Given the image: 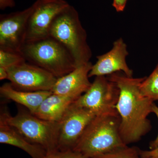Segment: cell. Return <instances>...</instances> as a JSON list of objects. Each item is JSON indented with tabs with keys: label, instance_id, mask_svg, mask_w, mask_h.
Wrapping results in <instances>:
<instances>
[{
	"label": "cell",
	"instance_id": "25",
	"mask_svg": "<svg viewBox=\"0 0 158 158\" xmlns=\"http://www.w3.org/2000/svg\"><path fill=\"white\" fill-rule=\"evenodd\" d=\"M141 158V157H140V158Z\"/></svg>",
	"mask_w": 158,
	"mask_h": 158
},
{
	"label": "cell",
	"instance_id": "5",
	"mask_svg": "<svg viewBox=\"0 0 158 158\" xmlns=\"http://www.w3.org/2000/svg\"><path fill=\"white\" fill-rule=\"evenodd\" d=\"M6 109L1 110L0 116L28 141L41 146L48 153L58 150L59 123L38 118L27 109L19 108L17 114L13 116Z\"/></svg>",
	"mask_w": 158,
	"mask_h": 158
},
{
	"label": "cell",
	"instance_id": "20",
	"mask_svg": "<svg viewBox=\"0 0 158 158\" xmlns=\"http://www.w3.org/2000/svg\"><path fill=\"white\" fill-rule=\"evenodd\" d=\"M140 156L141 158H156L158 157V147L150 150L142 151L140 150Z\"/></svg>",
	"mask_w": 158,
	"mask_h": 158
},
{
	"label": "cell",
	"instance_id": "18",
	"mask_svg": "<svg viewBox=\"0 0 158 158\" xmlns=\"http://www.w3.org/2000/svg\"><path fill=\"white\" fill-rule=\"evenodd\" d=\"M140 150L137 147L127 146L94 158H139Z\"/></svg>",
	"mask_w": 158,
	"mask_h": 158
},
{
	"label": "cell",
	"instance_id": "6",
	"mask_svg": "<svg viewBox=\"0 0 158 158\" xmlns=\"http://www.w3.org/2000/svg\"><path fill=\"white\" fill-rule=\"evenodd\" d=\"M119 90L107 77H95L88 90L74 103L97 116L118 115L116 106Z\"/></svg>",
	"mask_w": 158,
	"mask_h": 158
},
{
	"label": "cell",
	"instance_id": "13",
	"mask_svg": "<svg viewBox=\"0 0 158 158\" xmlns=\"http://www.w3.org/2000/svg\"><path fill=\"white\" fill-rule=\"evenodd\" d=\"M0 143L18 148L32 158H45L47 152L43 148L28 141L0 116Z\"/></svg>",
	"mask_w": 158,
	"mask_h": 158
},
{
	"label": "cell",
	"instance_id": "1",
	"mask_svg": "<svg viewBox=\"0 0 158 158\" xmlns=\"http://www.w3.org/2000/svg\"><path fill=\"white\" fill-rule=\"evenodd\" d=\"M119 89L116 109L120 117L119 132L125 144L139 141L151 129L148 116L152 113L154 102L142 95L140 85L146 77H129L120 72L108 75Z\"/></svg>",
	"mask_w": 158,
	"mask_h": 158
},
{
	"label": "cell",
	"instance_id": "26",
	"mask_svg": "<svg viewBox=\"0 0 158 158\" xmlns=\"http://www.w3.org/2000/svg\"></svg>",
	"mask_w": 158,
	"mask_h": 158
},
{
	"label": "cell",
	"instance_id": "10",
	"mask_svg": "<svg viewBox=\"0 0 158 158\" xmlns=\"http://www.w3.org/2000/svg\"><path fill=\"white\" fill-rule=\"evenodd\" d=\"M33 6L0 16V49L20 52L26 43L29 17Z\"/></svg>",
	"mask_w": 158,
	"mask_h": 158
},
{
	"label": "cell",
	"instance_id": "17",
	"mask_svg": "<svg viewBox=\"0 0 158 158\" xmlns=\"http://www.w3.org/2000/svg\"><path fill=\"white\" fill-rule=\"evenodd\" d=\"M26 61L20 52L0 49V66L8 69Z\"/></svg>",
	"mask_w": 158,
	"mask_h": 158
},
{
	"label": "cell",
	"instance_id": "15",
	"mask_svg": "<svg viewBox=\"0 0 158 158\" xmlns=\"http://www.w3.org/2000/svg\"><path fill=\"white\" fill-rule=\"evenodd\" d=\"M73 99L52 93L41 103L34 115L44 120L60 122Z\"/></svg>",
	"mask_w": 158,
	"mask_h": 158
},
{
	"label": "cell",
	"instance_id": "9",
	"mask_svg": "<svg viewBox=\"0 0 158 158\" xmlns=\"http://www.w3.org/2000/svg\"><path fill=\"white\" fill-rule=\"evenodd\" d=\"M28 20L26 42L49 37L54 19L69 6L65 0H37Z\"/></svg>",
	"mask_w": 158,
	"mask_h": 158
},
{
	"label": "cell",
	"instance_id": "12",
	"mask_svg": "<svg viewBox=\"0 0 158 158\" xmlns=\"http://www.w3.org/2000/svg\"><path fill=\"white\" fill-rule=\"evenodd\" d=\"M93 64L90 62L78 66L69 73L57 79L52 91L76 100L91 86L89 73Z\"/></svg>",
	"mask_w": 158,
	"mask_h": 158
},
{
	"label": "cell",
	"instance_id": "8",
	"mask_svg": "<svg viewBox=\"0 0 158 158\" xmlns=\"http://www.w3.org/2000/svg\"><path fill=\"white\" fill-rule=\"evenodd\" d=\"M7 69L8 80L18 90L52 91L58 79L47 71L27 61Z\"/></svg>",
	"mask_w": 158,
	"mask_h": 158
},
{
	"label": "cell",
	"instance_id": "16",
	"mask_svg": "<svg viewBox=\"0 0 158 158\" xmlns=\"http://www.w3.org/2000/svg\"><path fill=\"white\" fill-rule=\"evenodd\" d=\"M142 95L153 101H158V64L148 77H146L140 85Z\"/></svg>",
	"mask_w": 158,
	"mask_h": 158
},
{
	"label": "cell",
	"instance_id": "2",
	"mask_svg": "<svg viewBox=\"0 0 158 158\" xmlns=\"http://www.w3.org/2000/svg\"><path fill=\"white\" fill-rule=\"evenodd\" d=\"M119 115L96 116L88 125L73 150L94 158L127 146L119 132Z\"/></svg>",
	"mask_w": 158,
	"mask_h": 158
},
{
	"label": "cell",
	"instance_id": "3",
	"mask_svg": "<svg viewBox=\"0 0 158 158\" xmlns=\"http://www.w3.org/2000/svg\"><path fill=\"white\" fill-rule=\"evenodd\" d=\"M49 36L68 50L77 66L90 62L92 52L87 41V32L73 6L69 5L56 16L51 26Z\"/></svg>",
	"mask_w": 158,
	"mask_h": 158
},
{
	"label": "cell",
	"instance_id": "4",
	"mask_svg": "<svg viewBox=\"0 0 158 158\" xmlns=\"http://www.w3.org/2000/svg\"><path fill=\"white\" fill-rule=\"evenodd\" d=\"M20 52L27 62L45 69L58 79L69 73L77 67L68 50L50 36L26 42Z\"/></svg>",
	"mask_w": 158,
	"mask_h": 158
},
{
	"label": "cell",
	"instance_id": "23",
	"mask_svg": "<svg viewBox=\"0 0 158 158\" xmlns=\"http://www.w3.org/2000/svg\"><path fill=\"white\" fill-rule=\"evenodd\" d=\"M15 6L14 0H0V9L1 10L8 8H13Z\"/></svg>",
	"mask_w": 158,
	"mask_h": 158
},
{
	"label": "cell",
	"instance_id": "11",
	"mask_svg": "<svg viewBox=\"0 0 158 158\" xmlns=\"http://www.w3.org/2000/svg\"><path fill=\"white\" fill-rule=\"evenodd\" d=\"M128 55L127 45L123 39H117L113 43L111 50L97 57V61L92 65L89 77L105 76L120 71L128 77H133V70L126 62Z\"/></svg>",
	"mask_w": 158,
	"mask_h": 158
},
{
	"label": "cell",
	"instance_id": "7",
	"mask_svg": "<svg viewBox=\"0 0 158 158\" xmlns=\"http://www.w3.org/2000/svg\"><path fill=\"white\" fill-rule=\"evenodd\" d=\"M95 117L90 110L73 102L59 122L58 150H73L86 128Z\"/></svg>",
	"mask_w": 158,
	"mask_h": 158
},
{
	"label": "cell",
	"instance_id": "22",
	"mask_svg": "<svg viewBox=\"0 0 158 158\" xmlns=\"http://www.w3.org/2000/svg\"><path fill=\"white\" fill-rule=\"evenodd\" d=\"M152 113H155L158 119V107L155 103L152 106ZM158 147V134L156 138L154 141H152L150 144V149H154Z\"/></svg>",
	"mask_w": 158,
	"mask_h": 158
},
{
	"label": "cell",
	"instance_id": "14",
	"mask_svg": "<svg viewBox=\"0 0 158 158\" xmlns=\"http://www.w3.org/2000/svg\"><path fill=\"white\" fill-rule=\"evenodd\" d=\"M52 91H28L17 90L10 83H6L0 88L1 96L23 106L34 114L41 103L51 95Z\"/></svg>",
	"mask_w": 158,
	"mask_h": 158
},
{
	"label": "cell",
	"instance_id": "24",
	"mask_svg": "<svg viewBox=\"0 0 158 158\" xmlns=\"http://www.w3.org/2000/svg\"><path fill=\"white\" fill-rule=\"evenodd\" d=\"M8 78V73L7 69L0 66V80Z\"/></svg>",
	"mask_w": 158,
	"mask_h": 158
},
{
	"label": "cell",
	"instance_id": "19",
	"mask_svg": "<svg viewBox=\"0 0 158 158\" xmlns=\"http://www.w3.org/2000/svg\"><path fill=\"white\" fill-rule=\"evenodd\" d=\"M45 158H88L81 153L73 150H56L48 153Z\"/></svg>",
	"mask_w": 158,
	"mask_h": 158
},
{
	"label": "cell",
	"instance_id": "21",
	"mask_svg": "<svg viewBox=\"0 0 158 158\" xmlns=\"http://www.w3.org/2000/svg\"><path fill=\"white\" fill-rule=\"evenodd\" d=\"M127 0H113V6L117 12L124 10Z\"/></svg>",
	"mask_w": 158,
	"mask_h": 158
}]
</instances>
